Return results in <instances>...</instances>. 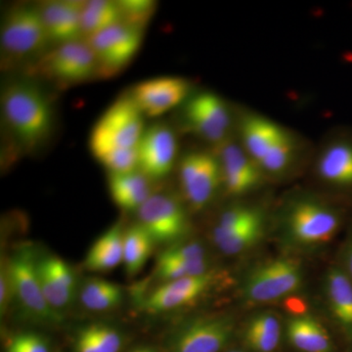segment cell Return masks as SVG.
<instances>
[{"instance_id":"obj_20","label":"cell","mask_w":352,"mask_h":352,"mask_svg":"<svg viewBox=\"0 0 352 352\" xmlns=\"http://www.w3.org/2000/svg\"><path fill=\"white\" fill-rule=\"evenodd\" d=\"M82 6V1L55 0L38 7L50 41L62 44L80 41Z\"/></svg>"},{"instance_id":"obj_16","label":"cell","mask_w":352,"mask_h":352,"mask_svg":"<svg viewBox=\"0 0 352 352\" xmlns=\"http://www.w3.org/2000/svg\"><path fill=\"white\" fill-rule=\"evenodd\" d=\"M189 91V82L184 78L161 76L139 82L131 96L143 115L156 118L182 104Z\"/></svg>"},{"instance_id":"obj_3","label":"cell","mask_w":352,"mask_h":352,"mask_svg":"<svg viewBox=\"0 0 352 352\" xmlns=\"http://www.w3.org/2000/svg\"><path fill=\"white\" fill-rule=\"evenodd\" d=\"M144 115L131 96H122L101 116L90 133V150L97 160L118 150L138 148L144 133Z\"/></svg>"},{"instance_id":"obj_6","label":"cell","mask_w":352,"mask_h":352,"mask_svg":"<svg viewBox=\"0 0 352 352\" xmlns=\"http://www.w3.org/2000/svg\"><path fill=\"white\" fill-rule=\"evenodd\" d=\"M302 280V268L295 261L272 259L251 270L245 277L243 291L250 302H273L296 293Z\"/></svg>"},{"instance_id":"obj_28","label":"cell","mask_w":352,"mask_h":352,"mask_svg":"<svg viewBox=\"0 0 352 352\" xmlns=\"http://www.w3.org/2000/svg\"><path fill=\"white\" fill-rule=\"evenodd\" d=\"M155 242L140 224L124 231V263L129 276H135L151 256Z\"/></svg>"},{"instance_id":"obj_36","label":"cell","mask_w":352,"mask_h":352,"mask_svg":"<svg viewBox=\"0 0 352 352\" xmlns=\"http://www.w3.org/2000/svg\"><path fill=\"white\" fill-rule=\"evenodd\" d=\"M12 296V284H11L8 265L6 261L1 263V272H0V312H1V316L6 314Z\"/></svg>"},{"instance_id":"obj_19","label":"cell","mask_w":352,"mask_h":352,"mask_svg":"<svg viewBox=\"0 0 352 352\" xmlns=\"http://www.w3.org/2000/svg\"><path fill=\"white\" fill-rule=\"evenodd\" d=\"M38 271L46 300L56 311L73 302L76 292L75 273L69 264L57 256L38 258Z\"/></svg>"},{"instance_id":"obj_11","label":"cell","mask_w":352,"mask_h":352,"mask_svg":"<svg viewBox=\"0 0 352 352\" xmlns=\"http://www.w3.org/2000/svg\"><path fill=\"white\" fill-rule=\"evenodd\" d=\"M179 179L190 206L201 210L214 198L222 183L219 159L215 154L206 152L185 155L179 164Z\"/></svg>"},{"instance_id":"obj_21","label":"cell","mask_w":352,"mask_h":352,"mask_svg":"<svg viewBox=\"0 0 352 352\" xmlns=\"http://www.w3.org/2000/svg\"><path fill=\"white\" fill-rule=\"evenodd\" d=\"M287 337L291 346L300 352H339L333 333L309 314L292 316L287 323Z\"/></svg>"},{"instance_id":"obj_31","label":"cell","mask_w":352,"mask_h":352,"mask_svg":"<svg viewBox=\"0 0 352 352\" xmlns=\"http://www.w3.org/2000/svg\"><path fill=\"white\" fill-rule=\"evenodd\" d=\"M263 221V214L258 208L245 205L235 206L222 212L212 235L231 232Z\"/></svg>"},{"instance_id":"obj_23","label":"cell","mask_w":352,"mask_h":352,"mask_svg":"<svg viewBox=\"0 0 352 352\" xmlns=\"http://www.w3.org/2000/svg\"><path fill=\"white\" fill-rule=\"evenodd\" d=\"M109 190L116 205L126 210H139L153 195L149 178L140 170L111 173Z\"/></svg>"},{"instance_id":"obj_5","label":"cell","mask_w":352,"mask_h":352,"mask_svg":"<svg viewBox=\"0 0 352 352\" xmlns=\"http://www.w3.org/2000/svg\"><path fill=\"white\" fill-rule=\"evenodd\" d=\"M31 74L58 85L82 82L96 75V59L87 41L58 44L38 58L31 67Z\"/></svg>"},{"instance_id":"obj_7","label":"cell","mask_w":352,"mask_h":352,"mask_svg":"<svg viewBox=\"0 0 352 352\" xmlns=\"http://www.w3.org/2000/svg\"><path fill=\"white\" fill-rule=\"evenodd\" d=\"M143 30L120 22L87 38L94 51L97 74L108 76L120 73L138 54Z\"/></svg>"},{"instance_id":"obj_10","label":"cell","mask_w":352,"mask_h":352,"mask_svg":"<svg viewBox=\"0 0 352 352\" xmlns=\"http://www.w3.org/2000/svg\"><path fill=\"white\" fill-rule=\"evenodd\" d=\"M139 222L155 244H171L189 231V219L184 207L175 197L153 194L138 210Z\"/></svg>"},{"instance_id":"obj_34","label":"cell","mask_w":352,"mask_h":352,"mask_svg":"<svg viewBox=\"0 0 352 352\" xmlns=\"http://www.w3.org/2000/svg\"><path fill=\"white\" fill-rule=\"evenodd\" d=\"M122 22L142 29L155 11V2L149 0H124L118 2Z\"/></svg>"},{"instance_id":"obj_4","label":"cell","mask_w":352,"mask_h":352,"mask_svg":"<svg viewBox=\"0 0 352 352\" xmlns=\"http://www.w3.org/2000/svg\"><path fill=\"white\" fill-rule=\"evenodd\" d=\"M38 258L36 248L27 244L21 245L7 261L13 296L25 314L36 321L59 324L63 316L50 307L41 289L38 271Z\"/></svg>"},{"instance_id":"obj_12","label":"cell","mask_w":352,"mask_h":352,"mask_svg":"<svg viewBox=\"0 0 352 352\" xmlns=\"http://www.w3.org/2000/svg\"><path fill=\"white\" fill-rule=\"evenodd\" d=\"M187 124L196 134L215 146L229 140L231 116L226 102L210 92L190 99L185 107Z\"/></svg>"},{"instance_id":"obj_17","label":"cell","mask_w":352,"mask_h":352,"mask_svg":"<svg viewBox=\"0 0 352 352\" xmlns=\"http://www.w3.org/2000/svg\"><path fill=\"white\" fill-rule=\"evenodd\" d=\"M214 279L212 273L208 272L166 282L146 296L143 309L150 314H161L188 305L210 288Z\"/></svg>"},{"instance_id":"obj_15","label":"cell","mask_w":352,"mask_h":352,"mask_svg":"<svg viewBox=\"0 0 352 352\" xmlns=\"http://www.w3.org/2000/svg\"><path fill=\"white\" fill-rule=\"evenodd\" d=\"M214 154L219 159L222 183L227 193L232 196L243 195L258 186L263 170L242 144L227 140L217 146Z\"/></svg>"},{"instance_id":"obj_38","label":"cell","mask_w":352,"mask_h":352,"mask_svg":"<svg viewBox=\"0 0 352 352\" xmlns=\"http://www.w3.org/2000/svg\"><path fill=\"white\" fill-rule=\"evenodd\" d=\"M287 307L293 312V316L305 314V303H303L302 300H298V298H292L291 300H289V302H287Z\"/></svg>"},{"instance_id":"obj_33","label":"cell","mask_w":352,"mask_h":352,"mask_svg":"<svg viewBox=\"0 0 352 352\" xmlns=\"http://www.w3.org/2000/svg\"><path fill=\"white\" fill-rule=\"evenodd\" d=\"M3 352H54V349L51 340L43 333L20 331L7 336Z\"/></svg>"},{"instance_id":"obj_18","label":"cell","mask_w":352,"mask_h":352,"mask_svg":"<svg viewBox=\"0 0 352 352\" xmlns=\"http://www.w3.org/2000/svg\"><path fill=\"white\" fill-rule=\"evenodd\" d=\"M324 295L333 327L349 346L352 344V281L337 263L326 273Z\"/></svg>"},{"instance_id":"obj_39","label":"cell","mask_w":352,"mask_h":352,"mask_svg":"<svg viewBox=\"0 0 352 352\" xmlns=\"http://www.w3.org/2000/svg\"><path fill=\"white\" fill-rule=\"evenodd\" d=\"M124 352H163L156 347L152 346H148V344H138V346H134L131 349H126Z\"/></svg>"},{"instance_id":"obj_32","label":"cell","mask_w":352,"mask_h":352,"mask_svg":"<svg viewBox=\"0 0 352 352\" xmlns=\"http://www.w3.org/2000/svg\"><path fill=\"white\" fill-rule=\"evenodd\" d=\"M208 272L210 271L207 258L193 261L157 259L156 275L163 283L182 278L199 276Z\"/></svg>"},{"instance_id":"obj_40","label":"cell","mask_w":352,"mask_h":352,"mask_svg":"<svg viewBox=\"0 0 352 352\" xmlns=\"http://www.w3.org/2000/svg\"><path fill=\"white\" fill-rule=\"evenodd\" d=\"M344 352H352V344L346 346V349H344Z\"/></svg>"},{"instance_id":"obj_35","label":"cell","mask_w":352,"mask_h":352,"mask_svg":"<svg viewBox=\"0 0 352 352\" xmlns=\"http://www.w3.org/2000/svg\"><path fill=\"white\" fill-rule=\"evenodd\" d=\"M159 258L168 259V261H193L205 259L206 251L203 245L199 243H183L175 245L164 251Z\"/></svg>"},{"instance_id":"obj_25","label":"cell","mask_w":352,"mask_h":352,"mask_svg":"<svg viewBox=\"0 0 352 352\" xmlns=\"http://www.w3.org/2000/svg\"><path fill=\"white\" fill-rule=\"evenodd\" d=\"M124 231L116 224L103 234L90 248L85 265L89 271L103 272L119 266L124 261Z\"/></svg>"},{"instance_id":"obj_9","label":"cell","mask_w":352,"mask_h":352,"mask_svg":"<svg viewBox=\"0 0 352 352\" xmlns=\"http://www.w3.org/2000/svg\"><path fill=\"white\" fill-rule=\"evenodd\" d=\"M48 43L38 8L20 6L6 14L1 27V46L6 54L18 59L31 56Z\"/></svg>"},{"instance_id":"obj_14","label":"cell","mask_w":352,"mask_h":352,"mask_svg":"<svg viewBox=\"0 0 352 352\" xmlns=\"http://www.w3.org/2000/svg\"><path fill=\"white\" fill-rule=\"evenodd\" d=\"M322 182L352 200V132L338 134L324 146L317 161Z\"/></svg>"},{"instance_id":"obj_2","label":"cell","mask_w":352,"mask_h":352,"mask_svg":"<svg viewBox=\"0 0 352 352\" xmlns=\"http://www.w3.org/2000/svg\"><path fill=\"white\" fill-rule=\"evenodd\" d=\"M346 210L344 205L298 199L287 208L284 228L292 243L300 245H326L344 226Z\"/></svg>"},{"instance_id":"obj_26","label":"cell","mask_w":352,"mask_h":352,"mask_svg":"<svg viewBox=\"0 0 352 352\" xmlns=\"http://www.w3.org/2000/svg\"><path fill=\"white\" fill-rule=\"evenodd\" d=\"M281 324L276 315L261 312L248 322L243 339L252 352H275L281 342Z\"/></svg>"},{"instance_id":"obj_22","label":"cell","mask_w":352,"mask_h":352,"mask_svg":"<svg viewBox=\"0 0 352 352\" xmlns=\"http://www.w3.org/2000/svg\"><path fill=\"white\" fill-rule=\"evenodd\" d=\"M287 134L276 122L261 116H247L241 124V144L259 166Z\"/></svg>"},{"instance_id":"obj_37","label":"cell","mask_w":352,"mask_h":352,"mask_svg":"<svg viewBox=\"0 0 352 352\" xmlns=\"http://www.w3.org/2000/svg\"><path fill=\"white\" fill-rule=\"evenodd\" d=\"M337 264L352 281V230L340 249Z\"/></svg>"},{"instance_id":"obj_1","label":"cell","mask_w":352,"mask_h":352,"mask_svg":"<svg viewBox=\"0 0 352 352\" xmlns=\"http://www.w3.org/2000/svg\"><path fill=\"white\" fill-rule=\"evenodd\" d=\"M7 124L27 149H34L47 138L52 126V110L45 95L36 85L13 82L1 96Z\"/></svg>"},{"instance_id":"obj_8","label":"cell","mask_w":352,"mask_h":352,"mask_svg":"<svg viewBox=\"0 0 352 352\" xmlns=\"http://www.w3.org/2000/svg\"><path fill=\"white\" fill-rule=\"evenodd\" d=\"M234 333L233 320L214 316L187 322L164 342L163 352H221Z\"/></svg>"},{"instance_id":"obj_24","label":"cell","mask_w":352,"mask_h":352,"mask_svg":"<svg viewBox=\"0 0 352 352\" xmlns=\"http://www.w3.org/2000/svg\"><path fill=\"white\" fill-rule=\"evenodd\" d=\"M126 340L119 329L104 323L83 326L74 336L72 352H124Z\"/></svg>"},{"instance_id":"obj_27","label":"cell","mask_w":352,"mask_h":352,"mask_svg":"<svg viewBox=\"0 0 352 352\" xmlns=\"http://www.w3.org/2000/svg\"><path fill=\"white\" fill-rule=\"evenodd\" d=\"M122 22L118 2L92 0L83 2L80 14V29L87 38Z\"/></svg>"},{"instance_id":"obj_41","label":"cell","mask_w":352,"mask_h":352,"mask_svg":"<svg viewBox=\"0 0 352 352\" xmlns=\"http://www.w3.org/2000/svg\"><path fill=\"white\" fill-rule=\"evenodd\" d=\"M227 352H245V351H240V349H232V351H229Z\"/></svg>"},{"instance_id":"obj_29","label":"cell","mask_w":352,"mask_h":352,"mask_svg":"<svg viewBox=\"0 0 352 352\" xmlns=\"http://www.w3.org/2000/svg\"><path fill=\"white\" fill-rule=\"evenodd\" d=\"M122 298L124 293L119 285L100 278H89L80 293V302L90 311H108L119 307Z\"/></svg>"},{"instance_id":"obj_13","label":"cell","mask_w":352,"mask_h":352,"mask_svg":"<svg viewBox=\"0 0 352 352\" xmlns=\"http://www.w3.org/2000/svg\"><path fill=\"white\" fill-rule=\"evenodd\" d=\"M177 148L170 127L164 124L148 127L138 146L139 170L149 179L166 177L175 166Z\"/></svg>"},{"instance_id":"obj_30","label":"cell","mask_w":352,"mask_h":352,"mask_svg":"<svg viewBox=\"0 0 352 352\" xmlns=\"http://www.w3.org/2000/svg\"><path fill=\"white\" fill-rule=\"evenodd\" d=\"M263 226L264 221L231 232L212 235V240L223 254L235 256L256 245L263 236Z\"/></svg>"}]
</instances>
